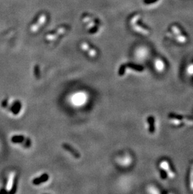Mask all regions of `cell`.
<instances>
[{
    "instance_id": "cell-9",
    "label": "cell",
    "mask_w": 193,
    "mask_h": 194,
    "mask_svg": "<svg viewBox=\"0 0 193 194\" xmlns=\"http://www.w3.org/2000/svg\"><path fill=\"white\" fill-rule=\"evenodd\" d=\"M48 179H49V176L48 175V174H44L40 177L34 179L33 180V183L34 185H39L40 183H43V182H45L48 181Z\"/></svg>"
},
{
    "instance_id": "cell-15",
    "label": "cell",
    "mask_w": 193,
    "mask_h": 194,
    "mask_svg": "<svg viewBox=\"0 0 193 194\" xmlns=\"http://www.w3.org/2000/svg\"><path fill=\"white\" fill-rule=\"evenodd\" d=\"M157 0H145V3L147 4H150V3H153L154 2H156Z\"/></svg>"
},
{
    "instance_id": "cell-4",
    "label": "cell",
    "mask_w": 193,
    "mask_h": 194,
    "mask_svg": "<svg viewBox=\"0 0 193 194\" xmlns=\"http://www.w3.org/2000/svg\"><path fill=\"white\" fill-rule=\"evenodd\" d=\"M139 15H135L132 18L131 21V24L132 25L133 29L137 32L142 33V34H145V35L148 34L149 32L146 29H144V28L138 25L137 24V21L139 20Z\"/></svg>"
},
{
    "instance_id": "cell-13",
    "label": "cell",
    "mask_w": 193,
    "mask_h": 194,
    "mask_svg": "<svg viewBox=\"0 0 193 194\" xmlns=\"http://www.w3.org/2000/svg\"><path fill=\"white\" fill-rule=\"evenodd\" d=\"M126 65H122L120 66L119 70H118V75L120 76H122L125 74L126 72Z\"/></svg>"
},
{
    "instance_id": "cell-5",
    "label": "cell",
    "mask_w": 193,
    "mask_h": 194,
    "mask_svg": "<svg viewBox=\"0 0 193 194\" xmlns=\"http://www.w3.org/2000/svg\"><path fill=\"white\" fill-rule=\"evenodd\" d=\"M3 108H4L5 109H8L9 111L11 112L14 115H17L19 112V111L21 109V104L19 101H17L13 103L11 106H10L7 105V106L3 107Z\"/></svg>"
},
{
    "instance_id": "cell-7",
    "label": "cell",
    "mask_w": 193,
    "mask_h": 194,
    "mask_svg": "<svg viewBox=\"0 0 193 194\" xmlns=\"http://www.w3.org/2000/svg\"><path fill=\"white\" fill-rule=\"evenodd\" d=\"M82 49L85 52H87L88 54L92 57H94L96 55V51L94 49H93L92 48H90L88 44L86 42H83L80 45Z\"/></svg>"
},
{
    "instance_id": "cell-3",
    "label": "cell",
    "mask_w": 193,
    "mask_h": 194,
    "mask_svg": "<svg viewBox=\"0 0 193 194\" xmlns=\"http://www.w3.org/2000/svg\"><path fill=\"white\" fill-rule=\"evenodd\" d=\"M15 175L14 173L10 174L6 185V190L8 192L11 193H14L16 190V180Z\"/></svg>"
},
{
    "instance_id": "cell-14",
    "label": "cell",
    "mask_w": 193,
    "mask_h": 194,
    "mask_svg": "<svg viewBox=\"0 0 193 194\" xmlns=\"http://www.w3.org/2000/svg\"><path fill=\"white\" fill-rule=\"evenodd\" d=\"M34 72H35V76L38 79L40 77V70H39V68L38 65H36L35 67Z\"/></svg>"
},
{
    "instance_id": "cell-12",
    "label": "cell",
    "mask_w": 193,
    "mask_h": 194,
    "mask_svg": "<svg viewBox=\"0 0 193 194\" xmlns=\"http://www.w3.org/2000/svg\"><path fill=\"white\" fill-rule=\"evenodd\" d=\"M148 122L149 123V131L151 133H153L154 131V123H155V121H154V118H153L152 117H149L148 118Z\"/></svg>"
},
{
    "instance_id": "cell-1",
    "label": "cell",
    "mask_w": 193,
    "mask_h": 194,
    "mask_svg": "<svg viewBox=\"0 0 193 194\" xmlns=\"http://www.w3.org/2000/svg\"><path fill=\"white\" fill-rule=\"evenodd\" d=\"M46 20H47L46 15L45 14H41L39 16L37 21L31 26L30 31L32 33L37 32L40 29V28L45 23V22L46 21Z\"/></svg>"
},
{
    "instance_id": "cell-10",
    "label": "cell",
    "mask_w": 193,
    "mask_h": 194,
    "mask_svg": "<svg viewBox=\"0 0 193 194\" xmlns=\"http://www.w3.org/2000/svg\"><path fill=\"white\" fill-rule=\"evenodd\" d=\"M155 68L159 72H162L165 68V64L162 60L157 59L155 62Z\"/></svg>"
},
{
    "instance_id": "cell-11",
    "label": "cell",
    "mask_w": 193,
    "mask_h": 194,
    "mask_svg": "<svg viewBox=\"0 0 193 194\" xmlns=\"http://www.w3.org/2000/svg\"><path fill=\"white\" fill-rule=\"evenodd\" d=\"M25 140V137L22 135L14 136L11 138V141L13 143H20Z\"/></svg>"
},
{
    "instance_id": "cell-8",
    "label": "cell",
    "mask_w": 193,
    "mask_h": 194,
    "mask_svg": "<svg viewBox=\"0 0 193 194\" xmlns=\"http://www.w3.org/2000/svg\"><path fill=\"white\" fill-rule=\"evenodd\" d=\"M62 147H63V148L65 150H66L68 152H69L70 153H71L72 154V155H73L74 157H75V158H79L80 157V155L79 152L77 150H76L74 148H73L71 146H70L69 144H68V143H63L62 144Z\"/></svg>"
},
{
    "instance_id": "cell-6",
    "label": "cell",
    "mask_w": 193,
    "mask_h": 194,
    "mask_svg": "<svg viewBox=\"0 0 193 194\" xmlns=\"http://www.w3.org/2000/svg\"><path fill=\"white\" fill-rule=\"evenodd\" d=\"M66 32V29L65 27H61L58 29V30L57 31V33H54L53 34H48L46 36V40L49 41H54L56 40L58 36L63 34Z\"/></svg>"
},
{
    "instance_id": "cell-2",
    "label": "cell",
    "mask_w": 193,
    "mask_h": 194,
    "mask_svg": "<svg viewBox=\"0 0 193 194\" xmlns=\"http://www.w3.org/2000/svg\"><path fill=\"white\" fill-rule=\"evenodd\" d=\"M160 170H161V174H166V178L169 177L172 178L174 176V174L173 173L172 168H170L169 163L167 161H162L160 163Z\"/></svg>"
}]
</instances>
